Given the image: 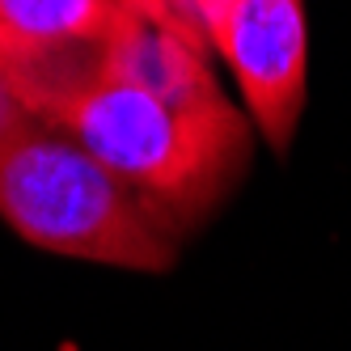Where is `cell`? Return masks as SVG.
I'll list each match as a JSON object with an SVG mask.
<instances>
[{"instance_id":"4","label":"cell","mask_w":351,"mask_h":351,"mask_svg":"<svg viewBox=\"0 0 351 351\" xmlns=\"http://www.w3.org/2000/svg\"><path fill=\"white\" fill-rule=\"evenodd\" d=\"M208 47L229 64L250 119L275 153H288L305 114L309 85V26L300 0H237L224 13Z\"/></svg>"},{"instance_id":"6","label":"cell","mask_w":351,"mask_h":351,"mask_svg":"<svg viewBox=\"0 0 351 351\" xmlns=\"http://www.w3.org/2000/svg\"><path fill=\"white\" fill-rule=\"evenodd\" d=\"M30 119H34V114H30V110L21 106L13 93H9V85H5V81H0V148H5L21 128H26Z\"/></svg>"},{"instance_id":"3","label":"cell","mask_w":351,"mask_h":351,"mask_svg":"<svg viewBox=\"0 0 351 351\" xmlns=\"http://www.w3.org/2000/svg\"><path fill=\"white\" fill-rule=\"evenodd\" d=\"M132 0H0V81L34 119H56L110 81Z\"/></svg>"},{"instance_id":"1","label":"cell","mask_w":351,"mask_h":351,"mask_svg":"<svg viewBox=\"0 0 351 351\" xmlns=\"http://www.w3.org/2000/svg\"><path fill=\"white\" fill-rule=\"evenodd\" d=\"M0 220L47 254L161 275L173 229L56 123L30 119L0 148Z\"/></svg>"},{"instance_id":"2","label":"cell","mask_w":351,"mask_h":351,"mask_svg":"<svg viewBox=\"0 0 351 351\" xmlns=\"http://www.w3.org/2000/svg\"><path fill=\"white\" fill-rule=\"evenodd\" d=\"M43 123L89 148L173 233L208 216L250 161V128L233 102L182 110L128 81L97 85Z\"/></svg>"},{"instance_id":"5","label":"cell","mask_w":351,"mask_h":351,"mask_svg":"<svg viewBox=\"0 0 351 351\" xmlns=\"http://www.w3.org/2000/svg\"><path fill=\"white\" fill-rule=\"evenodd\" d=\"M157 5L165 9V17L178 21L182 30H191L195 38H204V43H208L212 26L237 5V0H157Z\"/></svg>"}]
</instances>
